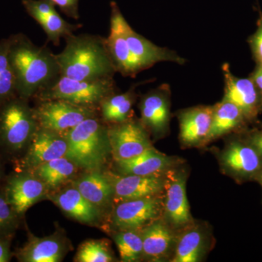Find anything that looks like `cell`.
Listing matches in <instances>:
<instances>
[{"mask_svg": "<svg viewBox=\"0 0 262 262\" xmlns=\"http://www.w3.org/2000/svg\"><path fill=\"white\" fill-rule=\"evenodd\" d=\"M261 185H262V173H261Z\"/></svg>", "mask_w": 262, "mask_h": 262, "instance_id": "ab89813d", "label": "cell"}, {"mask_svg": "<svg viewBox=\"0 0 262 262\" xmlns=\"http://www.w3.org/2000/svg\"><path fill=\"white\" fill-rule=\"evenodd\" d=\"M72 249L69 239L63 229L54 233L39 237L29 232L28 241L15 253L20 262H60Z\"/></svg>", "mask_w": 262, "mask_h": 262, "instance_id": "7c38bea8", "label": "cell"}, {"mask_svg": "<svg viewBox=\"0 0 262 262\" xmlns=\"http://www.w3.org/2000/svg\"><path fill=\"white\" fill-rule=\"evenodd\" d=\"M143 239V258L159 261L170 252L175 234L170 226L160 220L141 229Z\"/></svg>", "mask_w": 262, "mask_h": 262, "instance_id": "cb8c5ba5", "label": "cell"}, {"mask_svg": "<svg viewBox=\"0 0 262 262\" xmlns=\"http://www.w3.org/2000/svg\"><path fill=\"white\" fill-rule=\"evenodd\" d=\"M248 144L252 146L262 159V131L253 133L248 138Z\"/></svg>", "mask_w": 262, "mask_h": 262, "instance_id": "d590c367", "label": "cell"}, {"mask_svg": "<svg viewBox=\"0 0 262 262\" xmlns=\"http://www.w3.org/2000/svg\"><path fill=\"white\" fill-rule=\"evenodd\" d=\"M246 119L234 103L222 99L213 106L211 128L203 145L237 130L244 125Z\"/></svg>", "mask_w": 262, "mask_h": 262, "instance_id": "d4e9b609", "label": "cell"}, {"mask_svg": "<svg viewBox=\"0 0 262 262\" xmlns=\"http://www.w3.org/2000/svg\"><path fill=\"white\" fill-rule=\"evenodd\" d=\"M48 199L67 216L84 225H99L102 219V213L71 184L51 191Z\"/></svg>", "mask_w": 262, "mask_h": 262, "instance_id": "ac0fdd59", "label": "cell"}, {"mask_svg": "<svg viewBox=\"0 0 262 262\" xmlns=\"http://www.w3.org/2000/svg\"><path fill=\"white\" fill-rule=\"evenodd\" d=\"M115 261L106 239H88L79 246L75 262H112Z\"/></svg>", "mask_w": 262, "mask_h": 262, "instance_id": "4dcf8cb0", "label": "cell"}, {"mask_svg": "<svg viewBox=\"0 0 262 262\" xmlns=\"http://www.w3.org/2000/svg\"><path fill=\"white\" fill-rule=\"evenodd\" d=\"M67 151L64 134L39 127L26 152L15 162V170L30 171L43 163L67 157Z\"/></svg>", "mask_w": 262, "mask_h": 262, "instance_id": "30bf717a", "label": "cell"}, {"mask_svg": "<svg viewBox=\"0 0 262 262\" xmlns=\"http://www.w3.org/2000/svg\"><path fill=\"white\" fill-rule=\"evenodd\" d=\"M163 208L159 195L120 202L112 212V225L116 230H141L160 220Z\"/></svg>", "mask_w": 262, "mask_h": 262, "instance_id": "ba28073f", "label": "cell"}, {"mask_svg": "<svg viewBox=\"0 0 262 262\" xmlns=\"http://www.w3.org/2000/svg\"><path fill=\"white\" fill-rule=\"evenodd\" d=\"M87 172L76 177L70 184L103 213L113 203L114 188L110 176L101 173L100 170Z\"/></svg>", "mask_w": 262, "mask_h": 262, "instance_id": "7402d4cb", "label": "cell"}, {"mask_svg": "<svg viewBox=\"0 0 262 262\" xmlns=\"http://www.w3.org/2000/svg\"><path fill=\"white\" fill-rule=\"evenodd\" d=\"M10 37L0 41V108L18 96L16 79L9 58Z\"/></svg>", "mask_w": 262, "mask_h": 262, "instance_id": "83f0119b", "label": "cell"}, {"mask_svg": "<svg viewBox=\"0 0 262 262\" xmlns=\"http://www.w3.org/2000/svg\"><path fill=\"white\" fill-rule=\"evenodd\" d=\"M185 174L167 172L165 183V199L163 211L170 227L174 229L185 228L191 225L192 216L186 192Z\"/></svg>", "mask_w": 262, "mask_h": 262, "instance_id": "5bb4252c", "label": "cell"}, {"mask_svg": "<svg viewBox=\"0 0 262 262\" xmlns=\"http://www.w3.org/2000/svg\"><path fill=\"white\" fill-rule=\"evenodd\" d=\"M3 161H4V159H3V157H2L1 154H0V186L3 184V181H4L5 178V168L4 165H3Z\"/></svg>", "mask_w": 262, "mask_h": 262, "instance_id": "74e56055", "label": "cell"}, {"mask_svg": "<svg viewBox=\"0 0 262 262\" xmlns=\"http://www.w3.org/2000/svg\"><path fill=\"white\" fill-rule=\"evenodd\" d=\"M20 220L7 201L0 186V237L13 238Z\"/></svg>", "mask_w": 262, "mask_h": 262, "instance_id": "1f68e13d", "label": "cell"}, {"mask_svg": "<svg viewBox=\"0 0 262 262\" xmlns=\"http://www.w3.org/2000/svg\"><path fill=\"white\" fill-rule=\"evenodd\" d=\"M261 110H262V97L261 99Z\"/></svg>", "mask_w": 262, "mask_h": 262, "instance_id": "f35d334b", "label": "cell"}, {"mask_svg": "<svg viewBox=\"0 0 262 262\" xmlns=\"http://www.w3.org/2000/svg\"><path fill=\"white\" fill-rule=\"evenodd\" d=\"M250 46L252 51L253 58L257 64H262V14L257 23V29L249 38Z\"/></svg>", "mask_w": 262, "mask_h": 262, "instance_id": "d6a6232c", "label": "cell"}, {"mask_svg": "<svg viewBox=\"0 0 262 262\" xmlns=\"http://www.w3.org/2000/svg\"><path fill=\"white\" fill-rule=\"evenodd\" d=\"M250 78L253 81V83L256 85L258 92L262 97V64H257L256 69L251 74Z\"/></svg>", "mask_w": 262, "mask_h": 262, "instance_id": "8d00e7d4", "label": "cell"}, {"mask_svg": "<svg viewBox=\"0 0 262 262\" xmlns=\"http://www.w3.org/2000/svg\"><path fill=\"white\" fill-rule=\"evenodd\" d=\"M22 4L27 13L41 26L48 40L56 46L60 44L61 38L72 35L80 27L66 21L49 0H22Z\"/></svg>", "mask_w": 262, "mask_h": 262, "instance_id": "e0dca14e", "label": "cell"}, {"mask_svg": "<svg viewBox=\"0 0 262 262\" xmlns=\"http://www.w3.org/2000/svg\"><path fill=\"white\" fill-rule=\"evenodd\" d=\"M110 5V32L106 39L108 53L116 72H120L124 77H134L145 69L129 48L123 30V21L125 18L118 5L115 2H112Z\"/></svg>", "mask_w": 262, "mask_h": 262, "instance_id": "8fae6325", "label": "cell"}, {"mask_svg": "<svg viewBox=\"0 0 262 262\" xmlns=\"http://www.w3.org/2000/svg\"><path fill=\"white\" fill-rule=\"evenodd\" d=\"M178 161L151 147L130 159L115 162L121 175L147 176L166 173L175 167Z\"/></svg>", "mask_w": 262, "mask_h": 262, "instance_id": "603a6c76", "label": "cell"}, {"mask_svg": "<svg viewBox=\"0 0 262 262\" xmlns=\"http://www.w3.org/2000/svg\"><path fill=\"white\" fill-rule=\"evenodd\" d=\"M80 169L75 162L63 157L43 163L30 171L42 180L51 192L72 182Z\"/></svg>", "mask_w": 262, "mask_h": 262, "instance_id": "484cf974", "label": "cell"}, {"mask_svg": "<svg viewBox=\"0 0 262 262\" xmlns=\"http://www.w3.org/2000/svg\"><path fill=\"white\" fill-rule=\"evenodd\" d=\"M39 125L29 100L17 96L0 108V154L18 161L27 151Z\"/></svg>", "mask_w": 262, "mask_h": 262, "instance_id": "3957f363", "label": "cell"}, {"mask_svg": "<svg viewBox=\"0 0 262 262\" xmlns=\"http://www.w3.org/2000/svg\"><path fill=\"white\" fill-rule=\"evenodd\" d=\"M114 188L113 203L160 195L165 190L167 172L152 175H108Z\"/></svg>", "mask_w": 262, "mask_h": 262, "instance_id": "4fadbf2b", "label": "cell"}, {"mask_svg": "<svg viewBox=\"0 0 262 262\" xmlns=\"http://www.w3.org/2000/svg\"><path fill=\"white\" fill-rule=\"evenodd\" d=\"M170 89L163 84L144 95L141 100V122L155 136L168 132L170 124Z\"/></svg>", "mask_w": 262, "mask_h": 262, "instance_id": "2e32d148", "label": "cell"}, {"mask_svg": "<svg viewBox=\"0 0 262 262\" xmlns=\"http://www.w3.org/2000/svg\"><path fill=\"white\" fill-rule=\"evenodd\" d=\"M11 238L0 237V262L11 261Z\"/></svg>", "mask_w": 262, "mask_h": 262, "instance_id": "e575fe53", "label": "cell"}, {"mask_svg": "<svg viewBox=\"0 0 262 262\" xmlns=\"http://www.w3.org/2000/svg\"><path fill=\"white\" fill-rule=\"evenodd\" d=\"M108 137L115 161L130 159L153 147L145 127L134 119L108 127Z\"/></svg>", "mask_w": 262, "mask_h": 262, "instance_id": "9c48e42d", "label": "cell"}, {"mask_svg": "<svg viewBox=\"0 0 262 262\" xmlns=\"http://www.w3.org/2000/svg\"><path fill=\"white\" fill-rule=\"evenodd\" d=\"M123 30L131 52L145 70L159 62H173L179 64L185 63V59L176 52L159 47L138 34L131 28L125 19L123 21Z\"/></svg>", "mask_w": 262, "mask_h": 262, "instance_id": "ffe728a7", "label": "cell"}, {"mask_svg": "<svg viewBox=\"0 0 262 262\" xmlns=\"http://www.w3.org/2000/svg\"><path fill=\"white\" fill-rule=\"evenodd\" d=\"M113 237L122 261H138L143 258L141 230H116Z\"/></svg>", "mask_w": 262, "mask_h": 262, "instance_id": "f546056e", "label": "cell"}, {"mask_svg": "<svg viewBox=\"0 0 262 262\" xmlns=\"http://www.w3.org/2000/svg\"><path fill=\"white\" fill-rule=\"evenodd\" d=\"M64 49L56 54L59 75L78 80L113 78L116 72L106 39L91 34L69 36Z\"/></svg>", "mask_w": 262, "mask_h": 262, "instance_id": "7a4b0ae2", "label": "cell"}, {"mask_svg": "<svg viewBox=\"0 0 262 262\" xmlns=\"http://www.w3.org/2000/svg\"><path fill=\"white\" fill-rule=\"evenodd\" d=\"M213 106H199L179 113L180 139L187 146L203 145L211 128Z\"/></svg>", "mask_w": 262, "mask_h": 262, "instance_id": "44dd1931", "label": "cell"}, {"mask_svg": "<svg viewBox=\"0 0 262 262\" xmlns=\"http://www.w3.org/2000/svg\"><path fill=\"white\" fill-rule=\"evenodd\" d=\"M221 163L226 171L238 178H250L262 168V159L248 143L232 141L221 154Z\"/></svg>", "mask_w": 262, "mask_h": 262, "instance_id": "d6986e66", "label": "cell"}, {"mask_svg": "<svg viewBox=\"0 0 262 262\" xmlns=\"http://www.w3.org/2000/svg\"><path fill=\"white\" fill-rule=\"evenodd\" d=\"M63 134L68 144L67 157L80 169L101 170L111 155L108 127L96 116L88 118Z\"/></svg>", "mask_w": 262, "mask_h": 262, "instance_id": "277c9868", "label": "cell"}, {"mask_svg": "<svg viewBox=\"0 0 262 262\" xmlns=\"http://www.w3.org/2000/svg\"><path fill=\"white\" fill-rule=\"evenodd\" d=\"M9 58L19 97L29 100L59 75L56 54L22 34L10 37Z\"/></svg>", "mask_w": 262, "mask_h": 262, "instance_id": "6da1fadb", "label": "cell"}, {"mask_svg": "<svg viewBox=\"0 0 262 262\" xmlns=\"http://www.w3.org/2000/svg\"><path fill=\"white\" fill-rule=\"evenodd\" d=\"M34 108L38 125L65 134L90 117L96 116V108L80 106L63 100H46Z\"/></svg>", "mask_w": 262, "mask_h": 262, "instance_id": "52a82bcc", "label": "cell"}, {"mask_svg": "<svg viewBox=\"0 0 262 262\" xmlns=\"http://www.w3.org/2000/svg\"><path fill=\"white\" fill-rule=\"evenodd\" d=\"M1 188L7 201L20 220L31 207L48 199V186L28 170H15L5 177Z\"/></svg>", "mask_w": 262, "mask_h": 262, "instance_id": "8992f818", "label": "cell"}, {"mask_svg": "<svg viewBox=\"0 0 262 262\" xmlns=\"http://www.w3.org/2000/svg\"><path fill=\"white\" fill-rule=\"evenodd\" d=\"M225 78L223 100L234 103L246 120H254L261 110V96L251 78H239L231 72L228 63L222 66Z\"/></svg>", "mask_w": 262, "mask_h": 262, "instance_id": "9a60e30c", "label": "cell"}, {"mask_svg": "<svg viewBox=\"0 0 262 262\" xmlns=\"http://www.w3.org/2000/svg\"><path fill=\"white\" fill-rule=\"evenodd\" d=\"M136 96L135 90L130 89L125 93L113 94L103 99L99 108L103 121L113 125L128 120Z\"/></svg>", "mask_w": 262, "mask_h": 262, "instance_id": "4316f807", "label": "cell"}, {"mask_svg": "<svg viewBox=\"0 0 262 262\" xmlns=\"http://www.w3.org/2000/svg\"><path fill=\"white\" fill-rule=\"evenodd\" d=\"M113 78L78 80L58 75L35 96L40 101L63 100L80 106L96 108L105 98L115 94Z\"/></svg>", "mask_w": 262, "mask_h": 262, "instance_id": "5b68a950", "label": "cell"}, {"mask_svg": "<svg viewBox=\"0 0 262 262\" xmlns=\"http://www.w3.org/2000/svg\"><path fill=\"white\" fill-rule=\"evenodd\" d=\"M58 6L62 13L75 20L80 18L79 14V1L80 0H49Z\"/></svg>", "mask_w": 262, "mask_h": 262, "instance_id": "836d02e7", "label": "cell"}, {"mask_svg": "<svg viewBox=\"0 0 262 262\" xmlns=\"http://www.w3.org/2000/svg\"><path fill=\"white\" fill-rule=\"evenodd\" d=\"M204 235L198 227H191L181 236L177 245L173 262L200 261L204 249Z\"/></svg>", "mask_w": 262, "mask_h": 262, "instance_id": "f1b7e54d", "label": "cell"}]
</instances>
